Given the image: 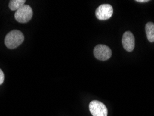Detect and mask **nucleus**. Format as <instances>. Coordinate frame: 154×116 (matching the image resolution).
I'll use <instances>...</instances> for the list:
<instances>
[{
	"label": "nucleus",
	"mask_w": 154,
	"mask_h": 116,
	"mask_svg": "<svg viewBox=\"0 0 154 116\" xmlns=\"http://www.w3.org/2000/svg\"><path fill=\"white\" fill-rule=\"evenodd\" d=\"M145 31L147 39L149 42H154V24L153 22H149L146 23L145 26Z\"/></svg>",
	"instance_id": "7"
},
{
	"label": "nucleus",
	"mask_w": 154,
	"mask_h": 116,
	"mask_svg": "<svg viewBox=\"0 0 154 116\" xmlns=\"http://www.w3.org/2000/svg\"><path fill=\"white\" fill-rule=\"evenodd\" d=\"M33 17V10L29 5H24L18 9L15 13V18L20 23H26L30 21Z\"/></svg>",
	"instance_id": "2"
},
{
	"label": "nucleus",
	"mask_w": 154,
	"mask_h": 116,
	"mask_svg": "<svg viewBox=\"0 0 154 116\" xmlns=\"http://www.w3.org/2000/svg\"><path fill=\"white\" fill-rule=\"evenodd\" d=\"M25 0H11L9 2V8L12 11H17L25 4Z\"/></svg>",
	"instance_id": "8"
},
{
	"label": "nucleus",
	"mask_w": 154,
	"mask_h": 116,
	"mask_svg": "<svg viewBox=\"0 0 154 116\" xmlns=\"http://www.w3.org/2000/svg\"><path fill=\"white\" fill-rule=\"evenodd\" d=\"M122 45L124 48L128 52H132L135 48V37L131 31H126L122 37Z\"/></svg>",
	"instance_id": "6"
},
{
	"label": "nucleus",
	"mask_w": 154,
	"mask_h": 116,
	"mask_svg": "<svg viewBox=\"0 0 154 116\" xmlns=\"http://www.w3.org/2000/svg\"><path fill=\"white\" fill-rule=\"evenodd\" d=\"M4 81V74L2 70L0 69V85L3 83Z\"/></svg>",
	"instance_id": "9"
},
{
	"label": "nucleus",
	"mask_w": 154,
	"mask_h": 116,
	"mask_svg": "<svg viewBox=\"0 0 154 116\" xmlns=\"http://www.w3.org/2000/svg\"><path fill=\"white\" fill-rule=\"evenodd\" d=\"M136 2L140 3H145V2H149V0H137Z\"/></svg>",
	"instance_id": "10"
},
{
	"label": "nucleus",
	"mask_w": 154,
	"mask_h": 116,
	"mask_svg": "<svg viewBox=\"0 0 154 116\" xmlns=\"http://www.w3.org/2000/svg\"><path fill=\"white\" fill-rule=\"evenodd\" d=\"M24 40V34L19 30H13L6 36L4 39L5 45L8 49H15L19 47Z\"/></svg>",
	"instance_id": "1"
},
{
	"label": "nucleus",
	"mask_w": 154,
	"mask_h": 116,
	"mask_svg": "<svg viewBox=\"0 0 154 116\" xmlns=\"http://www.w3.org/2000/svg\"><path fill=\"white\" fill-rule=\"evenodd\" d=\"M113 14V8L110 4H101L97 8L95 15L99 20H107L112 17Z\"/></svg>",
	"instance_id": "3"
},
{
	"label": "nucleus",
	"mask_w": 154,
	"mask_h": 116,
	"mask_svg": "<svg viewBox=\"0 0 154 116\" xmlns=\"http://www.w3.org/2000/svg\"><path fill=\"white\" fill-rule=\"evenodd\" d=\"M95 58L99 61H107L112 56V51L109 47L104 45H98L94 49Z\"/></svg>",
	"instance_id": "5"
},
{
	"label": "nucleus",
	"mask_w": 154,
	"mask_h": 116,
	"mask_svg": "<svg viewBox=\"0 0 154 116\" xmlns=\"http://www.w3.org/2000/svg\"><path fill=\"white\" fill-rule=\"evenodd\" d=\"M89 109L92 116H107L108 109L102 102L94 100L90 103Z\"/></svg>",
	"instance_id": "4"
}]
</instances>
